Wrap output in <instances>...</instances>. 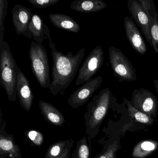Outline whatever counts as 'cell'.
I'll return each instance as SVG.
<instances>
[{
  "label": "cell",
  "instance_id": "obj_15",
  "mask_svg": "<svg viewBox=\"0 0 158 158\" xmlns=\"http://www.w3.org/2000/svg\"><path fill=\"white\" fill-rule=\"evenodd\" d=\"M48 18L51 23L60 29L74 33H78L81 30L78 23L68 15L61 14H50Z\"/></svg>",
  "mask_w": 158,
  "mask_h": 158
},
{
  "label": "cell",
  "instance_id": "obj_24",
  "mask_svg": "<svg viewBox=\"0 0 158 158\" xmlns=\"http://www.w3.org/2000/svg\"><path fill=\"white\" fill-rule=\"evenodd\" d=\"M60 0H28V2L39 9H46L58 3Z\"/></svg>",
  "mask_w": 158,
  "mask_h": 158
},
{
  "label": "cell",
  "instance_id": "obj_27",
  "mask_svg": "<svg viewBox=\"0 0 158 158\" xmlns=\"http://www.w3.org/2000/svg\"><path fill=\"white\" fill-rule=\"evenodd\" d=\"M153 83H154V86L156 88V91H157V93H158V79H155L153 81Z\"/></svg>",
  "mask_w": 158,
  "mask_h": 158
},
{
  "label": "cell",
  "instance_id": "obj_22",
  "mask_svg": "<svg viewBox=\"0 0 158 158\" xmlns=\"http://www.w3.org/2000/svg\"><path fill=\"white\" fill-rule=\"evenodd\" d=\"M124 102L127 106L130 113L134 115V117L137 121L143 123H149L150 122L151 119L146 114L139 110L134 106H132L130 102L128 101L126 98L124 99Z\"/></svg>",
  "mask_w": 158,
  "mask_h": 158
},
{
  "label": "cell",
  "instance_id": "obj_3",
  "mask_svg": "<svg viewBox=\"0 0 158 158\" xmlns=\"http://www.w3.org/2000/svg\"><path fill=\"white\" fill-rule=\"evenodd\" d=\"M18 66L9 44L4 41L0 45V79L10 101L17 100L16 69Z\"/></svg>",
  "mask_w": 158,
  "mask_h": 158
},
{
  "label": "cell",
  "instance_id": "obj_8",
  "mask_svg": "<svg viewBox=\"0 0 158 158\" xmlns=\"http://www.w3.org/2000/svg\"><path fill=\"white\" fill-rule=\"evenodd\" d=\"M127 8L131 16L148 43L151 45V19L148 14L144 10L138 0H129Z\"/></svg>",
  "mask_w": 158,
  "mask_h": 158
},
{
  "label": "cell",
  "instance_id": "obj_12",
  "mask_svg": "<svg viewBox=\"0 0 158 158\" xmlns=\"http://www.w3.org/2000/svg\"><path fill=\"white\" fill-rule=\"evenodd\" d=\"M124 26L127 38L132 48L138 53L144 55L147 51V46L135 22L130 17L125 16Z\"/></svg>",
  "mask_w": 158,
  "mask_h": 158
},
{
  "label": "cell",
  "instance_id": "obj_10",
  "mask_svg": "<svg viewBox=\"0 0 158 158\" xmlns=\"http://www.w3.org/2000/svg\"><path fill=\"white\" fill-rule=\"evenodd\" d=\"M11 12L16 34L32 39V35L28 30V25L33 15L31 10L21 4H16L13 8Z\"/></svg>",
  "mask_w": 158,
  "mask_h": 158
},
{
  "label": "cell",
  "instance_id": "obj_11",
  "mask_svg": "<svg viewBox=\"0 0 158 158\" xmlns=\"http://www.w3.org/2000/svg\"><path fill=\"white\" fill-rule=\"evenodd\" d=\"M16 94L21 106L29 111L32 107L35 96L27 77L18 66L16 69Z\"/></svg>",
  "mask_w": 158,
  "mask_h": 158
},
{
  "label": "cell",
  "instance_id": "obj_7",
  "mask_svg": "<svg viewBox=\"0 0 158 158\" xmlns=\"http://www.w3.org/2000/svg\"><path fill=\"white\" fill-rule=\"evenodd\" d=\"M102 78L98 76L87 81L77 89L67 100L68 104L73 109H76L85 105L95 91L100 87Z\"/></svg>",
  "mask_w": 158,
  "mask_h": 158
},
{
  "label": "cell",
  "instance_id": "obj_4",
  "mask_svg": "<svg viewBox=\"0 0 158 158\" xmlns=\"http://www.w3.org/2000/svg\"><path fill=\"white\" fill-rule=\"evenodd\" d=\"M32 73L37 81L43 89L50 85V73L48 52L43 45L32 41L29 51Z\"/></svg>",
  "mask_w": 158,
  "mask_h": 158
},
{
  "label": "cell",
  "instance_id": "obj_6",
  "mask_svg": "<svg viewBox=\"0 0 158 158\" xmlns=\"http://www.w3.org/2000/svg\"><path fill=\"white\" fill-rule=\"evenodd\" d=\"M104 62V52L102 47L96 46L89 54L79 68L75 85L78 86L92 79Z\"/></svg>",
  "mask_w": 158,
  "mask_h": 158
},
{
  "label": "cell",
  "instance_id": "obj_23",
  "mask_svg": "<svg viewBox=\"0 0 158 158\" xmlns=\"http://www.w3.org/2000/svg\"><path fill=\"white\" fill-rule=\"evenodd\" d=\"M27 137L35 146H40L43 143L44 137L42 133L36 130H30L27 133Z\"/></svg>",
  "mask_w": 158,
  "mask_h": 158
},
{
  "label": "cell",
  "instance_id": "obj_14",
  "mask_svg": "<svg viewBox=\"0 0 158 158\" xmlns=\"http://www.w3.org/2000/svg\"><path fill=\"white\" fill-rule=\"evenodd\" d=\"M28 30L34 41L37 44L42 45L45 40H48L49 41L52 40L48 27L41 17L37 14H33L28 25Z\"/></svg>",
  "mask_w": 158,
  "mask_h": 158
},
{
  "label": "cell",
  "instance_id": "obj_1",
  "mask_svg": "<svg viewBox=\"0 0 158 158\" xmlns=\"http://www.w3.org/2000/svg\"><path fill=\"white\" fill-rule=\"evenodd\" d=\"M49 46L52 58V81L49 87L50 92L56 96L63 95L67 90L79 71L85 55V48H82L75 54L69 52L67 54L57 50L55 44L51 40Z\"/></svg>",
  "mask_w": 158,
  "mask_h": 158
},
{
  "label": "cell",
  "instance_id": "obj_9",
  "mask_svg": "<svg viewBox=\"0 0 158 158\" xmlns=\"http://www.w3.org/2000/svg\"><path fill=\"white\" fill-rule=\"evenodd\" d=\"M130 102L139 110L149 114L154 112L158 107L156 96L146 89H134Z\"/></svg>",
  "mask_w": 158,
  "mask_h": 158
},
{
  "label": "cell",
  "instance_id": "obj_5",
  "mask_svg": "<svg viewBox=\"0 0 158 158\" xmlns=\"http://www.w3.org/2000/svg\"><path fill=\"white\" fill-rule=\"evenodd\" d=\"M109 59L114 76L120 82L136 81V72L131 62L118 48L110 46L108 48Z\"/></svg>",
  "mask_w": 158,
  "mask_h": 158
},
{
  "label": "cell",
  "instance_id": "obj_20",
  "mask_svg": "<svg viewBox=\"0 0 158 158\" xmlns=\"http://www.w3.org/2000/svg\"><path fill=\"white\" fill-rule=\"evenodd\" d=\"M71 158H90V149L85 136L77 142L75 149Z\"/></svg>",
  "mask_w": 158,
  "mask_h": 158
},
{
  "label": "cell",
  "instance_id": "obj_17",
  "mask_svg": "<svg viewBox=\"0 0 158 158\" xmlns=\"http://www.w3.org/2000/svg\"><path fill=\"white\" fill-rule=\"evenodd\" d=\"M39 107L44 118L51 124L61 126L64 124V117L53 105L44 101L40 100Z\"/></svg>",
  "mask_w": 158,
  "mask_h": 158
},
{
  "label": "cell",
  "instance_id": "obj_26",
  "mask_svg": "<svg viewBox=\"0 0 158 158\" xmlns=\"http://www.w3.org/2000/svg\"><path fill=\"white\" fill-rule=\"evenodd\" d=\"M115 148H109L104 153L100 155L98 158H113L115 153Z\"/></svg>",
  "mask_w": 158,
  "mask_h": 158
},
{
  "label": "cell",
  "instance_id": "obj_16",
  "mask_svg": "<svg viewBox=\"0 0 158 158\" xmlns=\"http://www.w3.org/2000/svg\"><path fill=\"white\" fill-rule=\"evenodd\" d=\"M5 122L2 124L0 134V151L1 154H8L11 158H16L20 155L19 146L15 143L12 136L5 133Z\"/></svg>",
  "mask_w": 158,
  "mask_h": 158
},
{
  "label": "cell",
  "instance_id": "obj_13",
  "mask_svg": "<svg viewBox=\"0 0 158 158\" xmlns=\"http://www.w3.org/2000/svg\"><path fill=\"white\" fill-rule=\"evenodd\" d=\"M138 1L150 17L151 46L154 52L158 54V14L155 4L152 0H138Z\"/></svg>",
  "mask_w": 158,
  "mask_h": 158
},
{
  "label": "cell",
  "instance_id": "obj_18",
  "mask_svg": "<svg viewBox=\"0 0 158 158\" xmlns=\"http://www.w3.org/2000/svg\"><path fill=\"white\" fill-rule=\"evenodd\" d=\"M71 9L83 13L100 11L107 7V4L101 0H76L71 4Z\"/></svg>",
  "mask_w": 158,
  "mask_h": 158
},
{
  "label": "cell",
  "instance_id": "obj_2",
  "mask_svg": "<svg viewBox=\"0 0 158 158\" xmlns=\"http://www.w3.org/2000/svg\"><path fill=\"white\" fill-rule=\"evenodd\" d=\"M112 98L109 88L100 91L93 97L88 104L85 114L86 133L89 138L92 139L98 132V128L104 119Z\"/></svg>",
  "mask_w": 158,
  "mask_h": 158
},
{
  "label": "cell",
  "instance_id": "obj_25",
  "mask_svg": "<svg viewBox=\"0 0 158 158\" xmlns=\"http://www.w3.org/2000/svg\"><path fill=\"white\" fill-rule=\"evenodd\" d=\"M140 148L145 152H149L155 149V146L150 141H144L140 144Z\"/></svg>",
  "mask_w": 158,
  "mask_h": 158
},
{
  "label": "cell",
  "instance_id": "obj_21",
  "mask_svg": "<svg viewBox=\"0 0 158 158\" xmlns=\"http://www.w3.org/2000/svg\"><path fill=\"white\" fill-rule=\"evenodd\" d=\"M8 2L7 0L0 1V45L4 41L5 27L4 22L8 13Z\"/></svg>",
  "mask_w": 158,
  "mask_h": 158
},
{
  "label": "cell",
  "instance_id": "obj_19",
  "mask_svg": "<svg viewBox=\"0 0 158 158\" xmlns=\"http://www.w3.org/2000/svg\"><path fill=\"white\" fill-rule=\"evenodd\" d=\"M73 139L55 142L48 148L45 158H68L73 145Z\"/></svg>",
  "mask_w": 158,
  "mask_h": 158
}]
</instances>
